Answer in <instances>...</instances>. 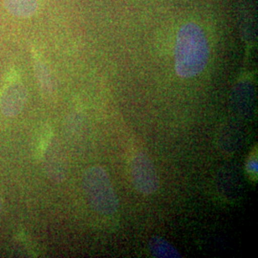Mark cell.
Returning a JSON list of instances; mask_svg holds the SVG:
<instances>
[{
    "mask_svg": "<svg viewBox=\"0 0 258 258\" xmlns=\"http://www.w3.org/2000/svg\"><path fill=\"white\" fill-rule=\"evenodd\" d=\"M35 72L37 76V81L40 85L41 90L44 93H52L53 91V83L51 80V76L47 69L46 65L44 64L39 58H35Z\"/></svg>",
    "mask_w": 258,
    "mask_h": 258,
    "instance_id": "7",
    "label": "cell"
},
{
    "mask_svg": "<svg viewBox=\"0 0 258 258\" xmlns=\"http://www.w3.org/2000/svg\"><path fill=\"white\" fill-rule=\"evenodd\" d=\"M247 171L249 173H251L254 175V173H257V160L256 158H251L249 159L248 164H247Z\"/></svg>",
    "mask_w": 258,
    "mask_h": 258,
    "instance_id": "8",
    "label": "cell"
},
{
    "mask_svg": "<svg viewBox=\"0 0 258 258\" xmlns=\"http://www.w3.org/2000/svg\"><path fill=\"white\" fill-rule=\"evenodd\" d=\"M3 5L10 15L18 19H30L38 10L37 0H3Z\"/></svg>",
    "mask_w": 258,
    "mask_h": 258,
    "instance_id": "5",
    "label": "cell"
},
{
    "mask_svg": "<svg viewBox=\"0 0 258 258\" xmlns=\"http://www.w3.org/2000/svg\"><path fill=\"white\" fill-rule=\"evenodd\" d=\"M210 48L203 29L194 22L184 24L178 32L175 45L176 73L189 79L200 74L207 66Z\"/></svg>",
    "mask_w": 258,
    "mask_h": 258,
    "instance_id": "1",
    "label": "cell"
},
{
    "mask_svg": "<svg viewBox=\"0 0 258 258\" xmlns=\"http://www.w3.org/2000/svg\"><path fill=\"white\" fill-rule=\"evenodd\" d=\"M27 98L24 84L17 72L9 75L0 94V107L4 115L13 117L23 108Z\"/></svg>",
    "mask_w": 258,
    "mask_h": 258,
    "instance_id": "4",
    "label": "cell"
},
{
    "mask_svg": "<svg viewBox=\"0 0 258 258\" xmlns=\"http://www.w3.org/2000/svg\"><path fill=\"white\" fill-rule=\"evenodd\" d=\"M0 212H1V199H0Z\"/></svg>",
    "mask_w": 258,
    "mask_h": 258,
    "instance_id": "9",
    "label": "cell"
},
{
    "mask_svg": "<svg viewBox=\"0 0 258 258\" xmlns=\"http://www.w3.org/2000/svg\"><path fill=\"white\" fill-rule=\"evenodd\" d=\"M131 176L133 184L140 194L145 195L155 194L160 186L156 167L145 153H139L133 159Z\"/></svg>",
    "mask_w": 258,
    "mask_h": 258,
    "instance_id": "3",
    "label": "cell"
},
{
    "mask_svg": "<svg viewBox=\"0 0 258 258\" xmlns=\"http://www.w3.org/2000/svg\"><path fill=\"white\" fill-rule=\"evenodd\" d=\"M148 249L154 257L180 258L182 255L169 242L160 236H152L148 242Z\"/></svg>",
    "mask_w": 258,
    "mask_h": 258,
    "instance_id": "6",
    "label": "cell"
},
{
    "mask_svg": "<svg viewBox=\"0 0 258 258\" xmlns=\"http://www.w3.org/2000/svg\"><path fill=\"white\" fill-rule=\"evenodd\" d=\"M83 190L95 212L111 215L118 211V196L107 172L101 166H91L83 174Z\"/></svg>",
    "mask_w": 258,
    "mask_h": 258,
    "instance_id": "2",
    "label": "cell"
}]
</instances>
